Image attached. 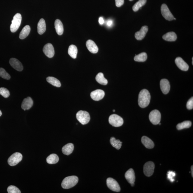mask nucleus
I'll return each instance as SVG.
<instances>
[{"instance_id": "nucleus-1", "label": "nucleus", "mask_w": 193, "mask_h": 193, "mask_svg": "<svg viewBox=\"0 0 193 193\" xmlns=\"http://www.w3.org/2000/svg\"><path fill=\"white\" fill-rule=\"evenodd\" d=\"M151 95L147 90L144 89L140 92L138 98V104L140 107L144 108L149 105Z\"/></svg>"}, {"instance_id": "nucleus-2", "label": "nucleus", "mask_w": 193, "mask_h": 193, "mask_svg": "<svg viewBox=\"0 0 193 193\" xmlns=\"http://www.w3.org/2000/svg\"><path fill=\"white\" fill-rule=\"evenodd\" d=\"M78 181V178L76 176L67 177L62 181L61 185L64 189H70L76 185Z\"/></svg>"}, {"instance_id": "nucleus-3", "label": "nucleus", "mask_w": 193, "mask_h": 193, "mask_svg": "<svg viewBox=\"0 0 193 193\" xmlns=\"http://www.w3.org/2000/svg\"><path fill=\"white\" fill-rule=\"evenodd\" d=\"M22 17L20 13H18L14 16L12 21V24L10 26L11 32L14 33L18 30L21 25L22 22Z\"/></svg>"}, {"instance_id": "nucleus-4", "label": "nucleus", "mask_w": 193, "mask_h": 193, "mask_svg": "<svg viewBox=\"0 0 193 193\" xmlns=\"http://www.w3.org/2000/svg\"><path fill=\"white\" fill-rule=\"evenodd\" d=\"M76 118L82 125H85L88 123L90 120V116L87 112L80 111L76 114Z\"/></svg>"}, {"instance_id": "nucleus-5", "label": "nucleus", "mask_w": 193, "mask_h": 193, "mask_svg": "<svg viewBox=\"0 0 193 193\" xmlns=\"http://www.w3.org/2000/svg\"><path fill=\"white\" fill-rule=\"evenodd\" d=\"M109 122L113 126L119 127L123 125V120L120 116L116 114H113L109 116Z\"/></svg>"}, {"instance_id": "nucleus-6", "label": "nucleus", "mask_w": 193, "mask_h": 193, "mask_svg": "<svg viewBox=\"0 0 193 193\" xmlns=\"http://www.w3.org/2000/svg\"><path fill=\"white\" fill-rule=\"evenodd\" d=\"M23 156L19 152H15L12 154L8 159V162L11 166H14L22 161Z\"/></svg>"}, {"instance_id": "nucleus-7", "label": "nucleus", "mask_w": 193, "mask_h": 193, "mask_svg": "<svg viewBox=\"0 0 193 193\" xmlns=\"http://www.w3.org/2000/svg\"><path fill=\"white\" fill-rule=\"evenodd\" d=\"M149 120L153 124L157 125L160 123L161 114L158 110L155 109L151 111L149 116Z\"/></svg>"}, {"instance_id": "nucleus-8", "label": "nucleus", "mask_w": 193, "mask_h": 193, "mask_svg": "<svg viewBox=\"0 0 193 193\" xmlns=\"http://www.w3.org/2000/svg\"><path fill=\"white\" fill-rule=\"evenodd\" d=\"M106 182L108 187L112 191L116 192H119L120 191V185L115 179L112 178H108Z\"/></svg>"}, {"instance_id": "nucleus-9", "label": "nucleus", "mask_w": 193, "mask_h": 193, "mask_svg": "<svg viewBox=\"0 0 193 193\" xmlns=\"http://www.w3.org/2000/svg\"><path fill=\"white\" fill-rule=\"evenodd\" d=\"M161 12L162 16L167 20H172L175 18L168 6L166 4H163L162 5L161 7Z\"/></svg>"}, {"instance_id": "nucleus-10", "label": "nucleus", "mask_w": 193, "mask_h": 193, "mask_svg": "<svg viewBox=\"0 0 193 193\" xmlns=\"http://www.w3.org/2000/svg\"><path fill=\"white\" fill-rule=\"evenodd\" d=\"M154 164L151 161L148 162L144 164V175L147 177H150L153 175L154 169Z\"/></svg>"}, {"instance_id": "nucleus-11", "label": "nucleus", "mask_w": 193, "mask_h": 193, "mask_svg": "<svg viewBox=\"0 0 193 193\" xmlns=\"http://www.w3.org/2000/svg\"><path fill=\"white\" fill-rule=\"evenodd\" d=\"M43 51L48 58H52L54 55V48L51 43H48L45 45L43 48Z\"/></svg>"}, {"instance_id": "nucleus-12", "label": "nucleus", "mask_w": 193, "mask_h": 193, "mask_svg": "<svg viewBox=\"0 0 193 193\" xmlns=\"http://www.w3.org/2000/svg\"><path fill=\"white\" fill-rule=\"evenodd\" d=\"M160 86L161 90L164 94H166L169 92L170 85L168 80L166 79H163L160 82Z\"/></svg>"}, {"instance_id": "nucleus-13", "label": "nucleus", "mask_w": 193, "mask_h": 193, "mask_svg": "<svg viewBox=\"0 0 193 193\" xmlns=\"http://www.w3.org/2000/svg\"><path fill=\"white\" fill-rule=\"evenodd\" d=\"M105 95L104 91L101 89H96L91 93V96L93 100L99 101L102 99Z\"/></svg>"}, {"instance_id": "nucleus-14", "label": "nucleus", "mask_w": 193, "mask_h": 193, "mask_svg": "<svg viewBox=\"0 0 193 193\" xmlns=\"http://www.w3.org/2000/svg\"><path fill=\"white\" fill-rule=\"evenodd\" d=\"M175 63L180 70L186 71L189 70V66L181 57H178L175 59Z\"/></svg>"}, {"instance_id": "nucleus-15", "label": "nucleus", "mask_w": 193, "mask_h": 193, "mask_svg": "<svg viewBox=\"0 0 193 193\" xmlns=\"http://www.w3.org/2000/svg\"><path fill=\"white\" fill-rule=\"evenodd\" d=\"M9 63L13 68L18 71H22L23 67L20 61L15 58H11L9 60Z\"/></svg>"}, {"instance_id": "nucleus-16", "label": "nucleus", "mask_w": 193, "mask_h": 193, "mask_svg": "<svg viewBox=\"0 0 193 193\" xmlns=\"http://www.w3.org/2000/svg\"><path fill=\"white\" fill-rule=\"evenodd\" d=\"M86 45L88 50L92 54H96L99 51L97 46L92 40H88L86 42Z\"/></svg>"}, {"instance_id": "nucleus-17", "label": "nucleus", "mask_w": 193, "mask_h": 193, "mask_svg": "<svg viewBox=\"0 0 193 193\" xmlns=\"http://www.w3.org/2000/svg\"><path fill=\"white\" fill-rule=\"evenodd\" d=\"M148 31V27L147 26H144L142 27L139 31L136 32L135 34V38L138 40H141L145 37Z\"/></svg>"}, {"instance_id": "nucleus-18", "label": "nucleus", "mask_w": 193, "mask_h": 193, "mask_svg": "<svg viewBox=\"0 0 193 193\" xmlns=\"http://www.w3.org/2000/svg\"><path fill=\"white\" fill-rule=\"evenodd\" d=\"M33 101L32 98L30 97H28L24 99L23 101L21 107L24 110H28L30 109L33 106Z\"/></svg>"}, {"instance_id": "nucleus-19", "label": "nucleus", "mask_w": 193, "mask_h": 193, "mask_svg": "<svg viewBox=\"0 0 193 193\" xmlns=\"http://www.w3.org/2000/svg\"><path fill=\"white\" fill-rule=\"evenodd\" d=\"M125 177L129 183L132 184L134 183L135 181V176L134 170L133 169L130 168L126 172Z\"/></svg>"}, {"instance_id": "nucleus-20", "label": "nucleus", "mask_w": 193, "mask_h": 193, "mask_svg": "<svg viewBox=\"0 0 193 193\" xmlns=\"http://www.w3.org/2000/svg\"><path fill=\"white\" fill-rule=\"evenodd\" d=\"M141 142L145 147L149 149H152L154 147V144L150 138L147 137L143 136L141 138Z\"/></svg>"}, {"instance_id": "nucleus-21", "label": "nucleus", "mask_w": 193, "mask_h": 193, "mask_svg": "<svg viewBox=\"0 0 193 193\" xmlns=\"http://www.w3.org/2000/svg\"><path fill=\"white\" fill-rule=\"evenodd\" d=\"M54 25L57 33L59 35H62L64 31L63 26L62 22L59 19H56Z\"/></svg>"}, {"instance_id": "nucleus-22", "label": "nucleus", "mask_w": 193, "mask_h": 193, "mask_svg": "<svg viewBox=\"0 0 193 193\" xmlns=\"http://www.w3.org/2000/svg\"><path fill=\"white\" fill-rule=\"evenodd\" d=\"M74 146L72 143L65 145L62 149V152L65 155H69L72 153L74 150Z\"/></svg>"}, {"instance_id": "nucleus-23", "label": "nucleus", "mask_w": 193, "mask_h": 193, "mask_svg": "<svg viewBox=\"0 0 193 193\" xmlns=\"http://www.w3.org/2000/svg\"><path fill=\"white\" fill-rule=\"evenodd\" d=\"M163 39L167 41H175L177 39V36L175 32H168L162 37Z\"/></svg>"}, {"instance_id": "nucleus-24", "label": "nucleus", "mask_w": 193, "mask_h": 193, "mask_svg": "<svg viewBox=\"0 0 193 193\" xmlns=\"http://www.w3.org/2000/svg\"><path fill=\"white\" fill-rule=\"evenodd\" d=\"M38 32L39 35H42L46 30V25L45 20L42 18L38 22L37 26Z\"/></svg>"}, {"instance_id": "nucleus-25", "label": "nucleus", "mask_w": 193, "mask_h": 193, "mask_svg": "<svg viewBox=\"0 0 193 193\" xmlns=\"http://www.w3.org/2000/svg\"><path fill=\"white\" fill-rule=\"evenodd\" d=\"M30 26L28 25L25 26L22 29L19 34V38L20 39H23L26 38L30 34Z\"/></svg>"}, {"instance_id": "nucleus-26", "label": "nucleus", "mask_w": 193, "mask_h": 193, "mask_svg": "<svg viewBox=\"0 0 193 193\" xmlns=\"http://www.w3.org/2000/svg\"><path fill=\"white\" fill-rule=\"evenodd\" d=\"M78 49L77 46L74 45H71L69 46L68 49V54L73 59H75L77 57Z\"/></svg>"}, {"instance_id": "nucleus-27", "label": "nucleus", "mask_w": 193, "mask_h": 193, "mask_svg": "<svg viewBox=\"0 0 193 193\" xmlns=\"http://www.w3.org/2000/svg\"><path fill=\"white\" fill-rule=\"evenodd\" d=\"M59 160V157L56 154H51L47 157L46 162L50 164H54L57 163Z\"/></svg>"}, {"instance_id": "nucleus-28", "label": "nucleus", "mask_w": 193, "mask_h": 193, "mask_svg": "<svg viewBox=\"0 0 193 193\" xmlns=\"http://www.w3.org/2000/svg\"><path fill=\"white\" fill-rule=\"evenodd\" d=\"M46 81L48 83L54 86L59 87L61 86L60 82L57 78L52 77H48L46 78Z\"/></svg>"}, {"instance_id": "nucleus-29", "label": "nucleus", "mask_w": 193, "mask_h": 193, "mask_svg": "<svg viewBox=\"0 0 193 193\" xmlns=\"http://www.w3.org/2000/svg\"><path fill=\"white\" fill-rule=\"evenodd\" d=\"M96 80L98 83L101 85H106L107 84V80L104 78V74L102 73H99L97 74L96 77Z\"/></svg>"}, {"instance_id": "nucleus-30", "label": "nucleus", "mask_w": 193, "mask_h": 193, "mask_svg": "<svg viewBox=\"0 0 193 193\" xmlns=\"http://www.w3.org/2000/svg\"><path fill=\"white\" fill-rule=\"evenodd\" d=\"M147 55L146 53L142 52L139 54L135 55L134 57V60L136 62H144L147 60Z\"/></svg>"}, {"instance_id": "nucleus-31", "label": "nucleus", "mask_w": 193, "mask_h": 193, "mask_svg": "<svg viewBox=\"0 0 193 193\" xmlns=\"http://www.w3.org/2000/svg\"><path fill=\"white\" fill-rule=\"evenodd\" d=\"M192 125V123L190 121L187 120L182 122V123H178L176 127L177 129L178 130H182L185 128H187L190 127Z\"/></svg>"}, {"instance_id": "nucleus-32", "label": "nucleus", "mask_w": 193, "mask_h": 193, "mask_svg": "<svg viewBox=\"0 0 193 193\" xmlns=\"http://www.w3.org/2000/svg\"><path fill=\"white\" fill-rule=\"evenodd\" d=\"M110 143L113 147H115L117 149H120L121 148L122 142L120 140L116 139L114 137H111Z\"/></svg>"}, {"instance_id": "nucleus-33", "label": "nucleus", "mask_w": 193, "mask_h": 193, "mask_svg": "<svg viewBox=\"0 0 193 193\" xmlns=\"http://www.w3.org/2000/svg\"><path fill=\"white\" fill-rule=\"evenodd\" d=\"M146 1L147 0H139L132 7L133 11L135 12L138 11L139 8L145 4Z\"/></svg>"}, {"instance_id": "nucleus-34", "label": "nucleus", "mask_w": 193, "mask_h": 193, "mask_svg": "<svg viewBox=\"0 0 193 193\" xmlns=\"http://www.w3.org/2000/svg\"><path fill=\"white\" fill-rule=\"evenodd\" d=\"M0 77L4 79L7 80H9L11 78L10 75L2 68H0Z\"/></svg>"}, {"instance_id": "nucleus-35", "label": "nucleus", "mask_w": 193, "mask_h": 193, "mask_svg": "<svg viewBox=\"0 0 193 193\" xmlns=\"http://www.w3.org/2000/svg\"><path fill=\"white\" fill-rule=\"evenodd\" d=\"M0 94L4 98H8L10 96L9 91L5 88L1 87L0 88Z\"/></svg>"}, {"instance_id": "nucleus-36", "label": "nucleus", "mask_w": 193, "mask_h": 193, "mask_svg": "<svg viewBox=\"0 0 193 193\" xmlns=\"http://www.w3.org/2000/svg\"><path fill=\"white\" fill-rule=\"evenodd\" d=\"M8 193H20V190L18 188L14 186H10L8 187Z\"/></svg>"}, {"instance_id": "nucleus-37", "label": "nucleus", "mask_w": 193, "mask_h": 193, "mask_svg": "<svg viewBox=\"0 0 193 193\" xmlns=\"http://www.w3.org/2000/svg\"><path fill=\"white\" fill-rule=\"evenodd\" d=\"M167 178L171 182H173L175 181L173 178L176 176V173L175 172L173 171H169L167 173Z\"/></svg>"}, {"instance_id": "nucleus-38", "label": "nucleus", "mask_w": 193, "mask_h": 193, "mask_svg": "<svg viewBox=\"0 0 193 193\" xmlns=\"http://www.w3.org/2000/svg\"><path fill=\"white\" fill-rule=\"evenodd\" d=\"M186 107L189 110L192 109L193 108V97H191L187 103Z\"/></svg>"}, {"instance_id": "nucleus-39", "label": "nucleus", "mask_w": 193, "mask_h": 193, "mask_svg": "<svg viewBox=\"0 0 193 193\" xmlns=\"http://www.w3.org/2000/svg\"><path fill=\"white\" fill-rule=\"evenodd\" d=\"M116 5L118 7H120L124 3V0H115Z\"/></svg>"}, {"instance_id": "nucleus-40", "label": "nucleus", "mask_w": 193, "mask_h": 193, "mask_svg": "<svg viewBox=\"0 0 193 193\" xmlns=\"http://www.w3.org/2000/svg\"><path fill=\"white\" fill-rule=\"evenodd\" d=\"M99 23L101 25H102L104 23V20L102 17H101L99 18Z\"/></svg>"}, {"instance_id": "nucleus-41", "label": "nucleus", "mask_w": 193, "mask_h": 193, "mask_svg": "<svg viewBox=\"0 0 193 193\" xmlns=\"http://www.w3.org/2000/svg\"><path fill=\"white\" fill-rule=\"evenodd\" d=\"M113 24V22L112 20H108L107 22V25L109 27L111 26Z\"/></svg>"}, {"instance_id": "nucleus-42", "label": "nucleus", "mask_w": 193, "mask_h": 193, "mask_svg": "<svg viewBox=\"0 0 193 193\" xmlns=\"http://www.w3.org/2000/svg\"><path fill=\"white\" fill-rule=\"evenodd\" d=\"M191 175H192V176L193 177V166H192L191 167Z\"/></svg>"}, {"instance_id": "nucleus-43", "label": "nucleus", "mask_w": 193, "mask_h": 193, "mask_svg": "<svg viewBox=\"0 0 193 193\" xmlns=\"http://www.w3.org/2000/svg\"><path fill=\"white\" fill-rule=\"evenodd\" d=\"M2 115V112H1V111L0 110V117Z\"/></svg>"}, {"instance_id": "nucleus-44", "label": "nucleus", "mask_w": 193, "mask_h": 193, "mask_svg": "<svg viewBox=\"0 0 193 193\" xmlns=\"http://www.w3.org/2000/svg\"><path fill=\"white\" fill-rule=\"evenodd\" d=\"M135 185V183H132V184H131V185L132 186H134Z\"/></svg>"}, {"instance_id": "nucleus-45", "label": "nucleus", "mask_w": 193, "mask_h": 193, "mask_svg": "<svg viewBox=\"0 0 193 193\" xmlns=\"http://www.w3.org/2000/svg\"><path fill=\"white\" fill-rule=\"evenodd\" d=\"M192 64H193V58H192Z\"/></svg>"}, {"instance_id": "nucleus-46", "label": "nucleus", "mask_w": 193, "mask_h": 193, "mask_svg": "<svg viewBox=\"0 0 193 193\" xmlns=\"http://www.w3.org/2000/svg\"><path fill=\"white\" fill-rule=\"evenodd\" d=\"M115 110H113V112H115Z\"/></svg>"}, {"instance_id": "nucleus-47", "label": "nucleus", "mask_w": 193, "mask_h": 193, "mask_svg": "<svg viewBox=\"0 0 193 193\" xmlns=\"http://www.w3.org/2000/svg\"><path fill=\"white\" fill-rule=\"evenodd\" d=\"M130 1H133V0H129Z\"/></svg>"}]
</instances>
